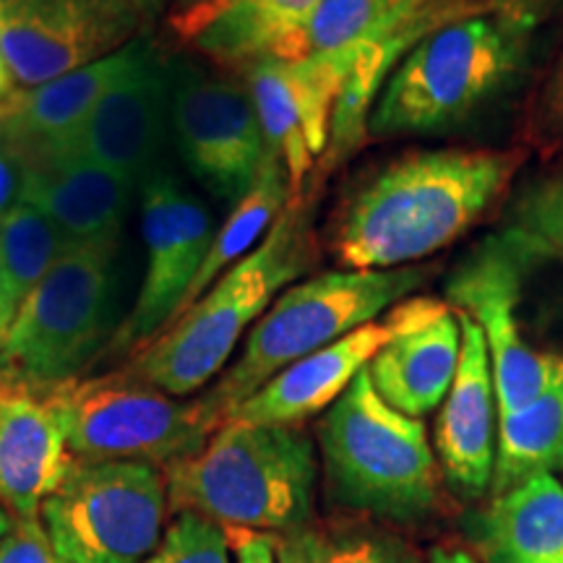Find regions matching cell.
I'll use <instances>...</instances> for the list:
<instances>
[{"label": "cell", "instance_id": "obj_1", "mask_svg": "<svg viewBox=\"0 0 563 563\" xmlns=\"http://www.w3.org/2000/svg\"><path fill=\"white\" fill-rule=\"evenodd\" d=\"M522 162L517 150H428L389 162L344 203L336 258L355 272L415 266L473 228Z\"/></svg>", "mask_w": 563, "mask_h": 563}, {"label": "cell", "instance_id": "obj_2", "mask_svg": "<svg viewBox=\"0 0 563 563\" xmlns=\"http://www.w3.org/2000/svg\"><path fill=\"white\" fill-rule=\"evenodd\" d=\"M170 511H194L224 530L285 534L313 522L319 460L298 426L224 420L201 452L167 464Z\"/></svg>", "mask_w": 563, "mask_h": 563}, {"label": "cell", "instance_id": "obj_3", "mask_svg": "<svg viewBox=\"0 0 563 563\" xmlns=\"http://www.w3.org/2000/svg\"><path fill=\"white\" fill-rule=\"evenodd\" d=\"M311 249L306 201H287L264 241L139 350L125 371L170 397L199 391L224 368L245 329L269 311L274 295L308 269Z\"/></svg>", "mask_w": 563, "mask_h": 563}, {"label": "cell", "instance_id": "obj_4", "mask_svg": "<svg viewBox=\"0 0 563 563\" xmlns=\"http://www.w3.org/2000/svg\"><path fill=\"white\" fill-rule=\"evenodd\" d=\"M329 501L397 525L426 522L439 509V462L420 418L394 410L357 373L319 420Z\"/></svg>", "mask_w": 563, "mask_h": 563}, {"label": "cell", "instance_id": "obj_5", "mask_svg": "<svg viewBox=\"0 0 563 563\" xmlns=\"http://www.w3.org/2000/svg\"><path fill=\"white\" fill-rule=\"evenodd\" d=\"M532 26L534 21L488 11L422 37L384 81L368 133L415 136L467 121L519 74Z\"/></svg>", "mask_w": 563, "mask_h": 563}, {"label": "cell", "instance_id": "obj_6", "mask_svg": "<svg viewBox=\"0 0 563 563\" xmlns=\"http://www.w3.org/2000/svg\"><path fill=\"white\" fill-rule=\"evenodd\" d=\"M431 266L382 272H327L300 282L253 323L243 352L207 394L222 422L287 365L313 355L410 298L431 279Z\"/></svg>", "mask_w": 563, "mask_h": 563}, {"label": "cell", "instance_id": "obj_7", "mask_svg": "<svg viewBox=\"0 0 563 563\" xmlns=\"http://www.w3.org/2000/svg\"><path fill=\"white\" fill-rule=\"evenodd\" d=\"M118 243L68 249L26 295L0 342V386L37 394L76 382L112 344Z\"/></svg>", "mask_w": 563, "mask_h": 563}, {"label": "cell", "instance_id": "obj_8", "mask_svg": "<svg viewBox=\"0 0 563 563\" xmlns=\"http://www.w3.org/2000/svg\"><path fill=\"white\" fill-rule=\"evenodd\" d=\"M66 426L68 449L79 462L167 464L201 452L222 426L207 397L183 402L129 371L76 378L45 391Z\"/></svg>", "mask_w": 563, "mask_h": 563}, {"label": "cell", "instance_id": "obj_9", "mask_svg": "<svg viewBox=\"0 0 563 563\" xmlns=\"http://www.w3.org/2000/svg\"><path fill=\"white\" fill-rule=\"evenodd\" d=\"M165 473L146 462L74 460L40 525L70 563H144L167 527Z\"/></svg>", "mask_w": 563, "mask_h": 563}, {"label": "cell", "instance_id": "obj_10", "mask_svg": "<svg viewBox=\"0 0 563 563\" xmlns=\"http://www.w3.org/2000/svg\"><path fill=\"white\" fill-rule=\"evenodd\" d=\"M534 258L509 230L488 238L446 282V298L485 336L498 415H511L540 397L563 365V352H540L522 336L517 306L525 266Z\"/></svg>", "mask_w": 563, "mask_h": 563}, {"label": "cell", "instance_id": "obj_11", "mask_svg": "<svg viewBox=\"0 0 563 563\" xmlns=\"http://www.w3.org/2000/svg\"><path fill=\"white\" fill-rule=\"evenodd\" d=\"M173 125L188 170L217 199L235 207L272 152L249 91L224 76L180 66L173 87Z\"/></svg>", "mask_w": 563, "mask_h": 563}, {"label": "cell", "instance_id": "obj_12", "mask_svg": "<svg viewBox=\"0 0 563 563\" xmlns=\"http://www.w3.org/2000/svg\"><path fill=\"white\" fill-rule=\"evenodd\" d=\"M139 21L131 0H0V53L13 81L40 87L118 53Z\"/></svg>", "mask_w": 563, "mask_h": 563}, {"label": "cell", "instance_id": "obj_13", "mask_svg": "<svg viewBox=\"0 0 563 563\" xmlns=\"http://www.w3.org/2000/svg\"><path fill=\"white\" fill-rule=\"evenodd\" d=\"M146 274L139 298L110 350L139 352L175 321L188 287L207 258L214 222L199 196L183 188L173 173L154 170L144 183Z\"/></svg>", "mask_w": 563, "mask_h": 563}, {"label": "cell", "instance_id": "obj_14", "mask_svg": "<svg viewBox=\"0 0 563 563\" xmlns=\"http://www.w3.org/2000/svg\"><path fill=\"white\" fill-rule=\"evenodd\" d=\"M357 58V45L298 60L245 68L249 95L269 150L285 165L290 201H300L316 159L327 152L332 115Z\"/></svg>", "mask_w": 563, "mask_h": 563}, {"label": "cell", "instance_id": "obj_15", "mask_svg": "<svg viewBox=\"0 0 563 563\" xmlns=\"http://www.w3.org/2000/svg\"><path fill=\"white\" fill-rule=\"evenodd\" d=\"M386 313L394 334L368 363L371 384L394 410L422 418L441 407L454 384L462 357L460 316L428 295H410Z\"/></svg>", "mask_w": 563, "mask_h": 563}, {"label": "cell", "instance_id": "obj_16", "mask_svg": "<svg viewBox=\"0 0 563 563\" xmlns=\"http://www.w3.org/2000/svg\"><path fill=\"white\" fill-rule=\"evenodd\" d=\"M170 79L150 42L139 40L131 66L104 91L76 139L74 154L136 186L157 170L165 141Z\"/></svg>", "mask_w": 563, "mask_h": 563}, {"label": "cell", "instance_id": "obj_17", "mask_svg": "<svg viewBox=\"0 0 563 563\" xmlns=\"http://www.w3.org/2000/svg\"><path fill=\"white\" fill-rule=\"evenodd\" d=\"M462 327V357L454 384L435 420V456L456 496L475 501L493 483L496 464V386L481 327L456 311Z\"/></svg>", "mask_w": 563, "mask_h": 563}, {"label": "cell", "instance_id": "obj_18", "mask_svg": "<svg viewBox=\"0 0 563 563\" xmlns=\"http://www.w3.org/2000/svg\"><path fill=\"white\" fill-rule=\"evenodd\" d=\"M136 42H129L108 58L70 70L60 79L40 84L32 91H13L0 115V133L16 152L21 165L32 167L74 154L76 139L95 104L131 66Z\"/></svg>", "mask_w": 563, "mask_h": 563}, {"label": "cell", "instance_id": "obj_19", "mask_svg": "<svg viewBox=\"0 0 563 563\" xmlns=\"http://www.w3.org/2000/svg\"><path fill=\"white\" fill-rule=\"evenodd\" d=\"M70 464L66 426L51 397L0 386V504L16 519H40Z\"/></svg>", "mask_w": 563, "mask_h": 563}, {"label": "cell", "instance_id": "obj_20", "mask_svg": "<svg viewBox=\"0 0 563 563\" xmlns=\"http://www.w3.org/2000/svg\"><path fill=\"white\" fill-rule=\"evenodd\" d=\"M394 321L386 313L342 340L302 361L287 365L269 378L253 397L230 412L228 420L251 426H298L313 415L329 410L347 391L357 373L368 368L378 350L391 340Z\"/></svg>", "mask_w": 563, "mask_h": 563}, {"label": "cell", "instance_id": "obj_21", "mask_svg": "<svg viewBox=\"0 0 563 563\" xmlns=\"http://www.w3.org/2000/svg\"><path fill=\"white\" fill-rule=\"evenodd\" d=\"M133 186L104 167L70 154L24 167L19 201L32 203L51 220L68 249L118 243Z\"/></svg>", "mask_w": 563, "mask_h": 563}, {"label": "cell", "instance_id": "obj_22", "mask_svg": "<svg viewBox=\"0 0 563 563\" xmlns=\"http://www.w3.org/2000/svg\"><path fill=\"white\" fill-rule=\"evenodd\" d=\"M481 563H563V485L534 477L462 517Z\"/></svg>", "mask_w": 563, "mask_h": 563}, {"label": "cell", "instance_id": "obj_23", "mask_svg": "<svg viewBox=\"0 0 563 563\" xmlns=\"http://www.w3.org/2000/svg\"><path fill=\"white\" fill-rule=\"evenodd\" d=\"M321 0H235L194 42L222 66L302 58V30Z\"/></svg>", "mask_w": 563, "mask_h": 563}, {"label": "cell", "instance_id": "obj_24", "mask_svg": "<svg viewBox=\"0 0 563 563\" xmlns=\"http://www.w3.org/2000/svg\"><path fill=\"white\" fill-rule=\"evenodd\" d=\"M559 473H563V365L553 384L530 405L498 415L490 496Z\"/></svg>", "mask_w": 563, "mask_h": 563}, {"label": "cell", "instance_id": "obj_25", "mask_svg": "<svg viewBox=\"0 0 563 563\" xmlns=\"http://www.w3.org/2000/svg\"><path fill=\"white\" fill-rule=\"evenodd\" d=\"M287 201H290V183H287L285 165H282L277 154L269 152V157H266L251 191L232 207L228 222L211 238L207 258H203L191 287H188L178 316L186 313L224 272L232 269L243 256H249L264 241V235L277 222V217L287 207Z\"/></svg>", "mask_w": 563, "mask_h": 563}, {"label": "cell", "instance_id": "obj_26", "mask_svg": "<svg viewBox=\"0 0 563 563\" xmlns=\"http://www.w3.org/2000/svg\"><path fill=\"white\" fill-rule=\"evenodd\" d=\"M277 563H426L402 534L373 525H306L274 534Z\"/></svg>", "mask_w": 563, "mask_h": 563}, {"label": "cell", "instance_id": "obj_27", "mask_svg": "<svg viewBox=\"0 0 563 563\" xmlns=\"http://www.w3.org/2000/svg\"><path fill=\"white\" fill-rule=\"evenodd\" d=\"M68 251L66 238L37 207L16 201L0 222V269L16 306Z\"/></svg>", "mask_w": 563, "mask_h": 563}, {"label": "cell", "instance_id": "obj_28", "mask_svg": "<svg viewBox=\"0 0 563 563\" xmlns=\"http://www.w3.org/2000/svg\"><path fill=\"white\" fill-rule=\"evenodd\" d=\"M410 0H321L302 30V58L361 45L397 21Z\"/></svg>", "mask_w": 563, "mask_h": 563}, {"label": "cell", "instance_id": "obj_29", "mask_svg": "<svg viewBox=\"0 0 563 563\" xmlns=\"http://www.w3.org/2000/svg\"><path fill=\"white\" fill-rule=\"evenodd\" d=\"M509 232L534 262L540 256H563V178L527 188L511 211Z\"/></svg>", "mask_w": 563, "mask_h": 563}, {"label": "cell", "instance_id": "obj_30", "mask_svg": "<svg viewBox=\"0 0 563 563\" xmlns=\"http://www.w3.org/2000/svg\"><path fill=\"white\" fill-rule=\"evenodd\" d=\"M230 538L201 514L178 511L144 563H232Z\"/></svg>", "mask_w": 563, "mask_h": 563}, {"label": "cell", "instance_id": "obj_31", "mask_svg": "<svg viewBox=\"0 0 563 563\" xmlns=\"http://www.w3.org/2000/svg\"><path fill=\"white\" fill-rule=\"evenodd\" d=\"M0 563H70L55 553L40 519H16L5 543L0 545Z\"/></svg>", "mask_w": 563, "mask_h": 563}, {"label": "cell", "instance_id": "obj_32", "mask_svg": "<svg viewBox=\"0 0 563 563\" xmlns=\"http://www.w3.org/2000/svg\"><path fill=\"white\" fill-rule=\"evenodd\" d=\"M235 0H170V16L167 24L180 40L196 42L203 30L224 13Z\"/></svg>", "mask_w": 563, "mask_h": 563}, {"label": "cell", "instance_id": "obj_33", "mask_svg": "<svg viewBox=\"0 0 563 563\" xmlns=\"http://www.w3.org/2000/svg\"><path fill=\"white\" fill-rule=\"evenodd\" d=\"M534 131L540 141L563 139V55L548 76L543 91L538 97V110H534Z\"/></svg>", "mask_w": 563, "mask_h": 563}, {"label": "cell", "instance_id": "obj_34", "mask_svg": "<svg viewBox=\"0 0 563 563\" xmlns=\"http://www.w3.org/2000/svg\"><path fill=\"white\" fill-rule=\"evenodd\" d=\"M21 180H24V165L11 150L9 141L0 133V222L9 214L13 203L21 196Z\"/></svg>", "mask_w": 563, "mask_h": 563}, {"label": "cell", "instance_id": "obj_35", "mask_svg": "<svg viewBox=\"0 0 563 563\" xmlns=\"http://www.w3.org/2000/svg\"><path fill=\"white\" fill-rule=\"evenodd\" d=\"M230 538L235 563H277L274 555L272 534L249 532V530H224Z\"/></svg>", "mask_w": 563, "mask_h": 563}, {"label": "cell", "instance_id": "obj_36", "mask_svg": "<svg viewBox=\"0 0 563 563\" xmlns=\"http://www.w3.org/2000/svg\"><path fill=\"white\" fill-rule=\"evenodd\" d=\"M493 11L506 13V16L525 19V21H538L545 11L555 9L563 0H490Z\"/></svg>", "mask_w": 563, "mask_h": 563}, {"label": "cell", "instance_id": "obj_37", "mask_svg": "<svg viewBox=\"0 0 563 563\" xmlns=\"http://www.w3.org/2000/svg\"><path fill=\"white\" fill-rule=\"evenodd\" d=\"M426 563H477V559L467 551V548L441 545V548H433V551L428 553Z\"/></svg>", "mask_w": 563, "mask_h": 563}, {"label": "cell", "instance_id": "obj_38", "mask_svg": "<svg viewBox=\"0 0 563 563\" xmlns=\"http://www.w3.org/2000/svg\"><path fill=\"white\" fill-rule=\"evenodd\" d=\"M19 306L13 302L9 287H5V277H3V269H0V342H3L5 332H9L13 316H16Z\"/></svg>", "mask_w": 563, "mask_h": 563}, {"label": "cell", "instance_id": "obj_39", "mask_svg": "<svg viewBox=\"0 0 563 563\" xmlns=\"http://www.w3.org/2000/svg\"><path fill=\"white\" fill-rule=\"evenodd\" d=\"M11 97H13V76L9 66H5L3 53H0V115H3L5 104L11 102Z\"/></svg>", "mask_w": 563, "mask_h": 563}, {"label": "cell", "instance_id": "obj_40", "mask_svg": "<svg viewBox=\"0 0 563 563\" xmlns=\"http://www.w3.org/2000/svg\"><path fill=\"white\" fill-rule=\"evenodd\" d=\"M13 525H16V517H13V514L5 509L3 504H0V545L5 543V538H9V534H11Z\"/></svg>", "mask_w": 563, "mask_h": 563}, {"label": "cell", "instance_id": "obj_41", "mask_svg": "<svg viewBox=\"0 0 563 563\" xmlns=\"http://www.w3.org/2000/svg\"><path fill=\"white\" fill-rule=\"evenodd\" d=\"M131 3H136L139 9H141V5H144V3H154V0H131Z\"/></svg>", "mask_w": 563, "mask_h": 563}]
</instances>
